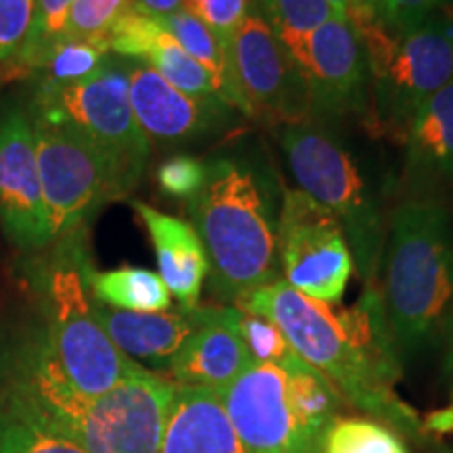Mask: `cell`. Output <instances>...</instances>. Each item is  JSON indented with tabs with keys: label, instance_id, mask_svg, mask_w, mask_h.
I'll list each match as a JSON object with an SVG mask.
<instances>
[{
	"label": "cell",
	"instance_id": "obj_10",
	"mask_svg": "<svg viewBox=\"0 0 453 453\" xmlns=\"http://www.w3.org/2000/svg\"><path fill=\"white\" fill-rule=\"evenodd\" d=\"M277 258L288 286L326 304L342 300L355 269L342 223L300 189L283 191Z\"/></svg>",
	"mask_w": 453,
	"mask_h": 453
},
{
	"label": "cell",
	"instance_id": "obj_24",
	"mask_svg": "<svg viewBox=\"0 0 453 453\" xmlns=\"http://www.w3.org/2000/svg\"><path fill=\"white\" fill-rule=\"evenodd\" d=\"M288 395L296 413L298 422L313 434L315 439L324 441L327 430L338 420L342 396L324 373L311 367L307 361H300L296 367L286 372Z\"/></svg>",
	"mask_w": 453,
	"mask_h": 453
},
{
	"label": "cell",
	"instance_id": "obj_29",
	"mask_svg": "<svg viewBox=\"0 0 453 453\" xmlns=\"http://www.w3.org/2000/svg\"><path fill=\"white\" fill-rule=\"evenodd\" d=\"M237 326H240L243 342L250 350L252 361L277 365L283 372L292 370L303 361V357L292 349L283 332L267 317L237 307Z\"/></svg>",
	"mask_w": 453,
	"mask_h": 453
},
{
	"label": "cell",
	"instance_id": "obj_18",
	"mask_svg": "<svg viewBox=\"0 0 453 453\" xmlns=\"http://www.w3.org/2000/svg\"><path fill=\"white\" fill-rule=\"evenodd\" d=\"M95 317L118 350L128 359L166 370L183 344L203 324L208 307L168 309L157 313H133L111 309L93 298Z\"/></svg>",
	"mask_w": 453,
	"mask_h": 453
},
{
	"label": "cell",
	"instance_id": "obj_20",
	"mask_svg": "<svg viewBox=\"0 0 453 453\" xmlns=\"http://www.w3.org/2000/svg\"><path fill=\"white\" fill-rule=\"evenodd\" d=\"M162 453H248L237 437L219 390L174 387Z\"/></svg>",
	"mask_w": 453,
	"mask_h": 453
},
{
	"label": "cell",
	"instance_id": "obj_6",
	"mask_svg": "<svg viewBox=\"0 0 453 453\" xmlns=\"http://www.w3.org/2000/svg\"><path fill=\"white\" fill-rule=\"evenodd\" d=\"M280 147L296 189L326 206L342 223L361 280L376 281L387 246V225L380 203L350 151L319 122L281 127Z\"/></svg>",
	"mask_w": 453,
	"mask_h": 453
},
{
	"label": "cell",
	"instance_id": "obj_16",
	"mask_svg": "<svg viewBox=\"0 0 453 453\" xmlns=\"http://www.w3.org/2000/svg\"><path fill=\"white\" fill-rule=\"evenodd\" d=\"M252 364V355L237 326V307H208L203 324L191 334L173 364L170 380L180 387L212 388L223 393Z\"/></svg>",
	"mask_w": 453,
	"mask_h": 453
},
{
	"label": "cell",
	"instance_id": "obj_19",
	"mask_svg": "<svg viewBox=\"0 0 453 453\" xmlns=\"http://www.w3.org/2000/svg\"><path fill=\"white\" fill-rule=\"evenodd\" d=\"M134 212L143 220L147 234L154 243L162 281L170 296L177 298L179 307L194 309L200 304L202 288L211 273L206 250L191 223L156 211L143 202H133Z\"/></svg>",
	"mask_w": 453,
	"mask_h": 453
},
{
	"label": "cell",
	"instance_id": "obj_38",
	"mask_svg": "<svg viewBox=\"0 0 453 453\" xmlns=\"http://www.w3.org/2000/svg\"><path fill=\"white\" fill-rule=\"evenodd\" d=\"M434 453H453V451L449 449V447H443V445H439L437 449H434Z\"/></svg>",
	"mask_w": 453,
	"mask_h": 453
},
{
	"label": "cell",
	"instance_id": "obj_3",
	"mask_svg": "<svg viewBox=\"0 0 453 453\" xmlns=\"http://www.w3.org/2000/svg\"><path fill=\"white\" fill-rule=\"evenodd\" d=\"M206 180L185 202L191 226L211 263V290L237 304L258 288L281 281L277 258V211L267 180L237 157L206 162Z\"/></svg>",
	"mask_w": 453,
	"mask_h": 453
},
{
	"label": "cell",
	"instance_id": "obj_31",
	"mask_svg": "<svg viewBox=\"0 0 453 453\" xmlns=\"http://www.w3.org/2000/svg\"><path fill=\"white\" fill-rule=\"evenodd\" d=\"M128 9L130 0H76L67 17L64 38L105 41L110 27Z\"/></svg>",
	"mask_w": 453,
	"mask_h": 453
},
{
	"label": "cell",
	"instance_id": "obj_4",
	"mask_svg": "<svg viewBox=\"0 0 453 453\" xmlns=\"http://www.w3.org/2000/svg\"><path fill=\"white\" fill-rule=\"evenodd\" d=\"M384 309L401 359L443 342L453 321V225L439 197H405L387 229Z\"/></svg>",
	"mask_w": 453,
	"mask_h": 453
},
{
	"label": "cell",
	"instance_id": "obj_28",
	"mask_svg": "<svg viewBox=\"0 0 453 453\" xmlns=\"http://www.w3.org/2000/svg\"><path fill=\"white\" fill-rule=\"evenodd\" d=\"M36 0H0V78H19Z\"/></svg>",
	"mask_w": 453,
	"mask_h": 453
},
{
	"label": "cell",
	"instance_id": "obj_1",
	"mask_svg": "<svg viewBox=\"0 0 453 453\" xmlns=\"http://www.w3.org/2000/svg\"><path fill=\"white\" fill-rule=\"evenodd\" d=\"M34 273L36 319L17 338V364L7 388L38 410L107 393L139 364L116 349L95 317L87 229L55 242Z\"/></svg>",
	"mask_w": 453,
	"mask_h": 453
},
{
	"label": "cell",
	"instance_id": "obj_30",
	"mask_svg": "<svg viewBox=\"0 0 453 453\" xmlns=\"http://www.w3.org/2000/svg\"><path fill=\"white\" fill-rule=\"evenodd\" d=\"M76 0H36L30 41L24 55V73H36L41 70L44 57L57 42L64 38L67 17Z\"/></svg>",
	"mask_w": 453,
	"mask_h": 453
},
{
	"label": "cell",
	"instance_id": "obj_14",
	"mask_svg": "<svg viewBox=\"0 0 453 453\" xmlns=\"http://www.w3.org/2000/svg\"><path fill=\"white\" fill-rule=\"evenodd\" d=\"M0 229L21 252H42L53 246L32 120L21 110L0 116Z\"/></svg>",
	"mask_w": 453,
	"mask_h": 453
},
{
	"label": "cell",
	"instance_id": "obj_7",
	"mask_svg": "<svg viewBox=\"0 0 453 453\" xmlns=\"http://www.w3.org/2000/svg\"><path fill=\"white\" fill-rule=\"evenodd\" d=\"M32 118L65 127L97 147L111 164L124 196L137 187L151 145L128 97V59L107 55L104 65L81 82L36 88Z\"/></svg>",
	"mask_w": 453,
	"mask_h": 453
},
{
	"label": "cell",
	"instance_id": "obj_8",
	"mask_svg": "<svg viewBox=\"0 0 453 453\" xmlns=\"http://www.w3.org/2000/svg\"><path fill=\"white\" fill-rule=\"evenodd\" d=\"M174 387L168 376L139 364L95 399H70L47 411L34 407L84 453H162Z\"/></svg>",
	"mask_w": 453,
	"mask_h": 453
},
{
	"label": "cell",
	"instance_id": "obj_33",
	"mask_svg": "<svg viewBox=\"0 0 453 453\" xmlns=\"http://www.w3.org/2000/svg\"><path fill=\"white\" fill-rule=\"evenodd\" d=\"M250 7L252 0H183V9L211 27L225 49Z\"/></svg>",
	"mask_w": 453,
	"mask_h": 453
},
{
	"label": "cell",
	"instance_id": "obj_9",
	"mask_svg": "<svg viewBox=\"0 0 453 453\" xmlns=\"http://www.w3.org/2000/svg\"><path fill=\"white\" fill-rule=\"evenodd\" d=\"M30 120L44 211L55 243L73 231L87 229L95 212L104 203L124 197V191L111 164L97 147L65 127L32 116Z\"/></svg>",
	"mask_w": 453,
	"mask_h": 453
},
{
	"label": "cell",
	"instance_id": "obj_25",
	"mask_svg": "<svg viewBox=\"0 0 453 453\" xmlns=\"http://www.w3.org/2000/svg\"><path fill=\"white\" fill-rule=\"evenodd\" d=\"M110 55L105 41H84V38H61L38 70L36 88H59L81 82L104 65Z\"/></svg>",
	"mask_w": 453,
	"mask_h": 453
},
{
	"label": "cell",
	"instance_id": "obj_36",
	"mask_svg": "<svg viewBox=\"0 0 453 453\" xmlns=\"http://www.w3.org/2000/svg\"><path fill=\"white\" fill-rule=\"evenodd\" d=\"M17 364V336L11 334L7 321L0 315V393L13 380Z\"/></svg>",
	"mask_w": 453,
	"mask_h": 453
},
{
	"label": "cell",
	"instance_id": "obj_26",
	"mask_svg": "<svg viewBox=\"0 0 453 453\" xmlns=\"http://www.w3.org/2000/svg\"><path fill=\"white\" fill-rule=\"evenodd\" d=\"M288 53L294 55L307 36L334 13L326 0H254Z\"/></svg>",
	"mask_w": 453,
	"mask_h": 453
},
{
	"label": "cell",
	"instance_id": "obj_5",
	"mask_svg": "<svg viewBox=\"0 0 453 453\" xmlns=\"http://www.w3.org/2000/svg\"><path fill=\"white\" fill-rule=\"evenodd\" d=\"M353 27L370 70L367 128L403 145L418 110L453 81V11L443 7L401 36H390L378 17Z\"/></svg>",
	"mask_w": 453,
	"mask_h": 453
},
{
	"label": "cell",
	"instance_id": "obj_27",
	"mask_svg": "<svg viewBox=\"0 0 453 453\" xmlns=\"http://www.w3.org/2000/svg\"><path fill=\"white\" fill-rule=\"evenodd\" d=\"M324 453H410L399 434L364 418H338L324 439Z\"/></svg>",
	"mask_w": 453,
	"mask_h": 453
},
{
	"label": "cell",
	"instance_id": "obj_35",
	"mask_svg": "<svg viewBox=\"0 0 453 453\" xmlns=\"http://www.w3.org/2000/svg\"><path fill=\"white\" fill-rule=\"evenodd\" d=\"M445 353V370L451 378V403L443 407V410L433 411L424 420V433H434V434H451L453 433V321L451 326L447 327L443 342H441Z\"/></svg>",
	"mask_w": 453,
	"mask_h": 453
},
{
	"label": "cell",
	"instance_id": "obj_13",
	"mask_svg": "<svg viewBox=\"0 0 453 453\" xmlns=\"http://www.w3.org/2000/svg\"><path fill=\"white\" fill-rule=\"evenodd\" d=\"M220 396L248 453H324V441L298 422L288 376L277 365L252 361Z\"/></svg>",
	"mask_w": 453,
	"mask_h": 453
},
{
	"label": "cell",
	"instance_id": "obj_12",
	"mask_svg": "<svg viewBox=\"0 0 453 453\" xmlns=\"http://www.w3.org/2000/svg\"><path fill=\"white\" fill-rule=\"evenodd\" d=\"M307 84L315 122L365 113L370 70L359 32L349 21L321 24L292 55Z\"/></svg>",
	"mask_w": 453,
	"mask_h": 453
},
{
	"label": "cell",
	"instance_id": "obj_21",
	"mask_svg": "<svg viewBox=\"0 0 453 453\" xmlns=\"http://www.w3.org/2000/svg\"><path fill=\"white\" fill-rule=\"evenodd\" d=\"M157 19L162 21V26L166 27L174 38H177L180 47L194 57L203 70L211 73L220 101L229 107H234L237 113H242V116L250 118L240 90H237L234 67H231V61H229V53H226L223 42L214 36L211 27L185 9H180L173 15L157 17Z\"/></svg>",
	"mask_w": 453,
	"mask_h": 453
},
{
	"label": "cell",
	"instance_id": "obj_37",
	"mask_svg": "<svg viewBox=\"0 0 453 453\" xmlns=\"http://www.w3.org/2000/svg\"><path fill=\"white\" fill-rule=\"evenodd\" d=\"M130 9L147 17H166L183 9V0H130Z\"/></svg>",
	"mask_w": 453,
	"mask_h": 453
},
{
	"label": "cell",
	"instance_id": "obj_32",
	"mask_svg": "<svg viewBox=\"0 0 453 453\" xmlns=\"http://www.w3.org/2000/svg\"><path fill=\"white\" fill-rule=\"evenodd\" d=\"M206 170L208 164L200 157L179 154L166 157L156 168V180L164 196L173 197V200L189 202L203 187Z\"/></svg>",
	"mask_w": 453,
	"mask_h": 453
},
{
	"label": "cell",
	"instance_id": "obj_11",
	"mask_svg": "<svg viewBox=\"0 0 453 453\" xmlns=\"http://www.w3.org/2000/svg\"><path fill=\"white\" fill-rule=\"evenodd\" d=\"M226 53L250 118L273 128L315 122L307 84L254 0Z\"/></svg>",
	"mask_w": 453,
	"mask_h": 453
},
{
	"label": "cell",
	"instance_id": "obj_17",
	"mask_svg": "<svg viewBox=\"0 0 453 453\" xmlns=\"http://www.w3.org/2000/svg\"><path fill=\"white\" fill-rule=\"evenodd\" d=\"M403 145V200L437 197L453 183V81L418 110Z\"/></svg>",
	"mask_w": 453,
	"mask_h": 453
},
{
	"label": "cell",
	"instance_id": "obj_22",
	"mask_svg": "<svg viewBox=\"0 0 453 453\" xmlns=\"http://www.w3.org/2000/svg\"><path fill=\"white\" fill-rule=\"evenodd\" d=\"M0 453H84L59 433L30 401L4 388L0 393Z\"/></svg>",
	"mask_w": 453,
	"mask_h": 453
},
{
	"label": "cell",
	"instance_id": "obj_2",
	"mask_svg": "<svg viewBox=\"0 0 453 453\" xmlns=\"http://www.w3.org/2000/svg\"><path fill=\"white\" fill-rule=\"evenodd\" d=\"M234 307L273 321L292 349L357 410L403 437L424 434L416 411L395 393L403 359L376 281L365 283L364 296L349 309L304 296L283 280L258 288Z\"/></svg>",
	"mask_w": 453,
	"mask_h": 453
},
{
	"label": "cell",
	"instance_id": "obj_34",
	"mask_svg": "<svg viewBox=\"0 0 453 453\" xmlns=\"http://www.w3.org/2000/svg\"><path fill=\"white\" fill-rule=\"evenodd\" d=\"M447 0H376L378 21L390 36H401L422 26Z\"/></svg>",
	"mask_w": 453,
	"mask_h": 453
},
{
	"label": "cell",
	"instance_id": "obj_23",
	"mask_svg": "<svg viewBox=\"0 0 453 453\" xmlns=\"http://www.w3.org/2000/svg\"><path fill=\"white\" fill-rule=\"evenodd\" d=\"M88 286L93 298L111 309L133 313H157L173 307L166 283L154 271L120 267L113 271L90 269Z\"/></svg>",
	"mask_w": 453,
	"mask_h": 453
},
{
	"label": "cell",
	"instance_id": "obj_15",
	"mask_svg": "<svg viewBox=\"0 0 453 453\" xmlns=\"http://www.w3.org/2000/svg\"><path fill=\"white\" fill-rule=\"evenodd\" d=\"M128 97L150 145L180 147L211 139L242 116L220 99L191 97L139 59H128Z\"/></svg>",
	"mask_w": 453,
	"mask_h": 453
}]
</instances>
